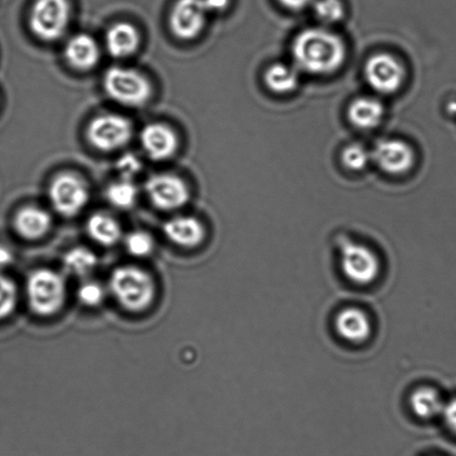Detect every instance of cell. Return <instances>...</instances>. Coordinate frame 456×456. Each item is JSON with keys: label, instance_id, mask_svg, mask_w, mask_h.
I'll use <instances>...</instances> for the list:
<instances>
[{"label": "cell", "instance_id": "d4e9b609", "mask_svg": "<svg viewBox=\"0 0 456 456\" xmlns=\"http://www.w3.org/2000/svg\"><path fill=\"white\" fill-rule=\"evenodd\" d=\"M341 158L344 167L352 172L363 171L372 160L370 151L366 149L364 145L359 144V142L347 145L343 150Z\"/></svg>", "mask_w": 456, "mask_h": 456}, {"label": "cell", "instance_id": "1f68e13d", "mask_svg": "<svg viewBox=\"0 0 456 456\" xmlns=\"http://www.w3.org/2000/svg\"><path fill=\"white\" fill-rule=\"evenodd\" d=\"M203 2L208 13H216L224 12L231 0H203Z\"/></svg>", "mask_w": 456, "mask_h": 456}, {"label": "cell", "instance_id": "d6986e66", "mask_svg": "<svg viewBox=\"0 0 456 456\" xmlns=\"http://www.w3.org/2000/svg\"><path fill=\"white\" fill-rule=\"evenodd\" d=\"M15 227L24 239L38 240L51 230L52 217L43 208L26 207L17 213Z\"/></svg>", "mask_w": 456, "mask_h": 456}, {"label": "cell", "instance_id": "8992f818", "mask_svg": "<svg viewBox=\"0 0 456 456\" xmlns=\"http://www.w3.org/2000/svg\"><path fill=\"white\" fill-rule=\"evenodd\" d=\"M132 137L133 125L122 115L97 116L89 124L87 129V138L92 146L107 153L123 149Z\"/></svg>", "mask_w": 456, "mask_h": 456}, {"label": "cell", "instance_id": "6da1fadb", "mask_svg": "<svg viewBox=\"0 0 456 456\" xmlns=\"http://www.w3.org/2000/svg\"><path fill=\"white\" fill-rule=\"evenodd\" d=\"M294 65L311 75H330L346 61L347 48L338 34L323 28L303 30L292 45Z\"/></svg>", "mask_w": 456, "mask_h": 456}, {"label": "cell", "instance_id": "836d02e7", "mask_svg": "<svg viewBox=\"0 0 456 456\" xmlns=\"http://www.w3.org/2000/svg\"><path fill=\"white\" fill-rule=\"evenodd\" d=\"M12 261V254L9 252L7 248L0 246V267L4 265H7L9 262Z\"/></svg>", "mask_w": 456, "mask_h": 456}, {"label": "cell", "instance_id": "cb8c5ba5", "mask_svg": "<svg viewBox=\"0 0 456 456\" xmlns=\"http://www.w3.org/2000/svg\"><path fill=\"white\" fill-rule=\"evenodd\" d=\"M64 264L66 270L76 276H86L95 270L97 257L91 250L84 248L70 249L65 255Z\"/></svg>", "mask_w": 456, "mask_h": 456}, {"label": "cell", "instance_id": "5b68a950", "mask_svg": "<svg viewBox=\"0 0 456 456\" xmlns=\"http://www.w3.org/2000/svg\"><path fill=\"white\" fill-rule=\"evenodd\" d=\"M29 306L36 314H55L64 304L66 288L61 275L51 270H38L29 276L27 283Z\"/></svg>", "mask_w": 456, "mask_h": 456}, {"label": "cell", "instance_id": "7402d4cb", "mask_svg": "<svg viewBox=\"0 0 456 456\" xmlns=\"http://www.w3.org/2000/svg\"><path fill=\"white\" fill-rule=\"evenodd\" d=\"M444 401L440 393L430 387H422L413 393L411 406L413 412L423 419H432L442 415Z\"/></svg>", "mask_w": 456, "mask_h": 456}, {"label": "cell", "instance_id": "2e32d148", "mask_svg": "<svg viewBox=\"0 0 456 456\" xmlns=\"http://www.w3.org/2000/svg\"><path fill=\"white\" fill-rule=\"evenodd\" d=\"M164 232L173 243L194 248L202 243L205 230L202 223L190 216H177L165 223Z\"/></svg>", "mask_w": 456, "mask_h": 456}, {"label": "cell", "instance_id": "4dcf8cb0", "mask_svg": "<svg viewBox=\"0 0 456 456\" xmlns=\"http://www.w3.org/2000/svg\"><path fill=\"white\" fill-rule=\"evenodd\" d=\"M442 417H444L446 426L450 428V430L456 433V399L445 403Z\"/></svg>", "mask_w": 456, "mask_h": 456}, {"label": "cell", "instance_id": "484cf974", "mask_svg": "<svg viewBox=\"0 0 456 456\" xmlns=\"http://www.w3.org/2000/svg\"><path fill=\"white\" fill-rule=\"evenodd\" d=\"M314 12L322 22L333 25L342 20L346 11L341 0H316Z\"/></svg>", "mask_w": 456, "mask_h": 456}, {"label": "cell", "instance_id": "e0dca14e", "mask_svg": "<svg viewBox=\"0 0 456 456\" xmlns=\"http://www.w3.org/2000/svg\"><path fill=\"white\" fill-rule=\"evenodd\" d=\"M106 48L115 58H126L135 53L141 44L138 30L127 22L111 26L106 34Z\"/></svg>", "mask_w": 456, "mask_h": 456}, {"label": "cell", "instance_id": "7c38bea8", "mask_svg": "<svg viewBox=\"0 0 456 456\" xmlns=\"http://www.w3.org/2000/svg\"><path fill=\"white\" fill-rule=\"evenodd\" d=\"M208 12L203 0H177L169 17V26L177 38L199 37L207 24Z\"/></svg>", "mask_w": 456, "mask_h": 456}, {"label": "cell", "instance_id": "5bb4252c", "mask_svg": "<svg viewBox=\"0 0 456 456\" xmlns=\"http://www.w3.org/2000/svg\"><path fill=\"white\" fill-rule=\"evenodd\" d=\"M65 58L75 69L91 70L101 58L100 47L92 36L79 34L69 40L65 47Z\"/></svg>", "mask_w": 456, "mask_h": 456}, {"label": "cell", "instance_id": "7a4b0ae2", "mask_svg": "<svg viewBox=\"0 0 456 456\" xmlns=\"http://www.w3.org/2000/svg\"><path fill=\"white\" fill-rule=\"evenodd\" d=\"M110 289L128 311L140 312L151 305L155 286L151 277L140 268L119 267L110 276Z\"/></svg>", "mask_w": 456, "mask_h": 456}, {"label": "cell", "instance_id": "ffe728a7", "mask_svg": "<svg viewBox=\"0 0 456 456\" xmlns=\"http://www.w3.org/2000/svg\"><path fill=\"white\" fill-rule=\"evenodd\" d=\"M264 82L272 92L289 94L295 91L299 84V71L297 67L286 64H274L264 74Z\"/></svg>", "mask_w": 456, "mask_h": 456}, {"label": "cell", "instance_id": "3957f363", "mask_svg": "<svg viewBox=\"0 0 456 456\" xmlns=\"http://www.w3.org/2000/svg\"><path fill=\"white\" fill-rule=\"evenodd\" d=\"M102 85L110 100L127 107L144 106L153 94L150 80L144 75L125 67L115 66L107 70Z\"/></svg>", "mask_w": 456, "mask_h": 456}, {"label": "cell", "instance_id": "9c48e42d", "mask_svg": "<svg viewBox=\"0 0 456 456\" xmlns=\"http://www.w3.org/2000/svg\"><path fill=\"white\" fill-rule=\"evenodd\" d=\"M341 265L347 279L359 285L372 284L381 270L377 254L364 245L354 243L343 246Z\"/></svg>", "mask_w": 456, "mask_h": 456}, {"label": "cell", "instance_id": "30bf717a", "mask_svg": "<svg viewBox=\"0 0 456 456\" xmlns=\"http://www.w3.org/2000/svg\"><path fill=\"white\" fill-rule=\"evenodd\" d=\"M370 155L377 167L392 176L404 175L415 163L412 147L399 138H383L374 145Z\"/></svg>", "mask_w": 456, "mask_h": 456}, {"label": "cell", "instance_id": "4316f807", "mask_svg": "<svg viewBox=\"0 0 456 456\" xmlns=\"http://www.w3.org/2000/svg\"><path fill=\"white\" fill-rule=\"evenodd\" d=\"M129 254L137 257H144L154 248V240L149 232L136 231L131 232L125 240Z\"/></svg>", "mask_w": 456, "mask_h": 456}, {"label": "cell", "instance_id": "e575fe53", "mask_svg": "<svg viewBox=\"0 0 456 456\" xmlns=\"http://www.w3.org/2000/svg\"><path fill=\"white\" fill-rule=\"evenodd\" d=\"M449 110H450L451 113H453L456 115V102H451V104L449 105Z\"/></svg>", "mask_w": 456, "mask_h": 456}, {"label": "cell", "instance_id": "d6a6232c", "mask_svg": "<svg viewBox=\"0 0 456 456\" xmlns=\"http://www.w3.org/2000/svg\"><path fill=\"white\" fill-rule=\"evenodd\" d=\"M279 2L290 11H301V9L308 6L313 0H279Z\"/></svg>", "mask_w": 456, "mask_h": 456}, {"label": "cell", "instance_id": "ba28073f", "mask_svg": "<svg viewBox=\"0 0 456 456\" xmlns=\"http://www.w3.org/2000/svg\"><path fill=\"white\" fill-rule=\"evenodd\" d=\"M48 196L56 212L62 216L71 217L77 216L86 207L89 191L82 178L65 173L52 182Z\"/></svg>", "mask_w": 456, "mask_h": 456}, {"label": "cell", "instance_id": "9a60e30c", "mask_svg": "<svg viewBox=\"0 0 456 456\" xmlns=\"http://www.w3.org/2000/svg\"><path fill=\"white\" fill-rule=\"evenodd\" d=\"M386 109L381 101L375 97L363 96L356 98L348 107L347 118L353 126L370 131L382 123Z\"/></svg>", "mask_w": 456, "mask_h": 456}, {"label": "cell", "instance_id": "8fae6325", "mask_svg": "<svg viewBox=\"0 0 456 456\" xmlns=\"http://www.w3.org/2000/svg\"><path fill=\"white\" fill-rule=\"evenodd\" d=\"M147 196L155 208L174 211L189 202L190 191L185 182L171 174H159L146 182Z\"/></svg>", "mask_w": 456, "mask_h": 456}, {"label": "cell", "instance_id": "277c9868", "mask_svg": "<svg viewBox=\"0 0 456 456\" xmlns=\"http://www.w3.org/2000/svg\"><path fill=\"white\" fill-rule=\"evenodd\" d=\"M69 0H36L29 16L30 30L44 42H55L70 22Z\"/></svg>", "mask_w": 456, "mask_h": 456}, {"label": "cell", "instance_id": "603a6c76", "mask_svg": "<svg viewBox=\"0 0 456 456\" xmlns=\"http://www.w3.org/2000/svg\"><path fill=\"white\" fill-rule=\"evenodd\" d=\"M137 198L136 186L131 181L124 180V178L122 181L113 183L106 190L107 200L116 208H131L135 205Z\"/></svg>", "mask_w": 456, "mask_h": 456}, {"label": "cell", "instance_id": "4fadbf2b", "mask_svg": "<svg viewBox=\"0 0 456 456\" xmlns=\"http://www.w3.org/2000/svg\"><path fill=\"white\" fill-rule=\"evenodd\" d=\"M140 138L142 150L156 162L169 159L176 154L178 138L176 133L167 125L149 124L142 129Z\"/></svg>", "mask_w": 456, "mask_h": 456}, {"label": "cell", "instance_id": "52a82bcc", "mask_svg": "<svg viewBox=\"0 0 456 456\" xmlns=\"http://www.w3.org/2000/svg\"><path fill=\"white\" fill-rule=\"evenodd\" d=\"M364 75L366 82L373 91L391 95L403 86L406 71L403 64L395 56L379 53L366 61Z\"/></svg>", "mask_w": 456, "mask_h": 456}, {"label": "cell", "instance_id": "83f0119b", "mask_svg": "<svg viewBox=\"0 0 456 456\" xmlns=\"http://www.w3.org/2000/svg\"><path fill=\"white\" fill-rule=\"evenodd\" d=\"M17 304V289L12 280L0 275V320L12 314Z\"/></svg>", "mask_w": 456, "mask_h": 456}, {"label": "cell", "instance_id": "f546056e", "mask_svg": "<svg viewBox=\"0 0 456 456\" xmlns=\"http://www.w3.org/2000/svg\"><path fill=\"white\" fill-rule=\"evenodd\" d=\"M118 168L124 180L131 181L136 174L141 172L142 163L136 156L128 154L118 160Z\"/></svg>", "mask_w": 456, "mask_h": 456}, {"label": "cell", "instance_id": "ac0fdd59", "mask_svg": "<svg viewBox=\"0 0 456 456\" xmlns=\"http://www.w3.org/2000/svg\"><path fill=\"white\" fill-rule=\"evenodd\" d=\"M335 325L341 338L352 343L364 342L372 333L369 316L355 307L346 308L339 313Z\"/></svg>", "mask_w": 456, "mask_h": 456}, {"label": "cell", "instance_id": "44dd1931", "mask_svg": "<svg viewBox=\"0 0 456 456\" xmlns=\"http://www.w3.org/2000/svg\"><path fill=\"white\" fill-rule=\"evenodd\" d=\"M88 235L97 243L104 246H111L116 243L122 236V230L118 222L106 214H94L87 222Z\"/></svg>", "mask_w": 456, "mask_h": 456}, {"label": "cell", "instance_id": "f1b7e54d", "mask_svg": "<svg viewBox=\"0 0 456 456\" xmlns=\"http://www.w3.org/2000/svg\"><path fill=\"white\" fill-rule=\"evenodd\" d=\"M77 297L79 302L86 306H97L105 297V290L96 281H87L78 289Z\"/></svg>", "mask_w": 456, "mask_h": 456}]
</instances>
